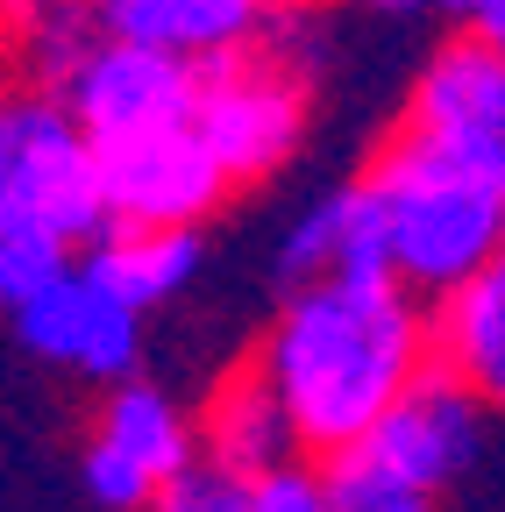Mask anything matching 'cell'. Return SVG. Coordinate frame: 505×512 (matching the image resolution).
I'll use <instances>...</instances> for the list:
<instances>
[{"mask_svg":"<svg viewBox=\"0 0 505 512\" xmlns=\"http://www.w3.org/2000/svg\"><path fill=\"white\" fill-rule=\"evenodd\" d=\"M257 363L278 384L299 448L321 463L370 441L420 384L434 363V299H420L399 271L292 285L257 342Z\"/></svg>","mask_w":505,"mask_h":512,"instance_id":"obj_1","label":"cell"},{"mask_svg":"<svg viewBox=\"0 0 505 512\" xmlns=\"http://www.w3.org/2000/svg\"><path fill=\"white\" fill-rule=\"evenodd\" d=\"M249 484H257V477H235V470H221V463L200 456L150 512H249Z\"/></svg>","mask_w":505,"mask_h":512,"instance_id":"obj_18","label":"cell"},{"mask_svg":"<svg viewBox=\"0 0 505 512\" xmlns=\"http://www.w3.org/2000/svg\"><path fill=\"white\" fill-rule=\"evenodd\" d=\"M65 107L86 121V136L107 143H129L150 136V128H178L193 121L200 107V64L193 57H171L157 43H129V36H93L79 50V64L57 79Z\"/></svg>","mask_w":505,"mask_h":512,"instance_id":"obj_6","label":"cell"},{"mask_svg":"<svg viewBox=\"0 0 505 512\" xmlns=\"http://www.w3.org/2000/svg\"><path fill=\"white\" fill-rule=\"evenodd\" d=\"M200 448H207V463L235 470V477H271L285 463H299L306 448H299V427L278 399V384L264 377L257 349H249L214 392L200 406Z\"/></svg>","mask_w":505,"mask_h":512,"instance_id":"obj_11","label":"cell"},{"mask_svg":"<svg viewBox=\"0 0 505 512\" xmlns=\"http://www.w3.org/2000/svg\"><path fill=\"white\" fill-rule=\"evenodd\" d=\"M86 264L143 313L171 306L200 271V228H107Z\"/></svg>","mask_w":505,"mask_h":512,"instance_id":"obj_15","label":"cell"},{"mask_svg":"<svg viewBox=\"0 0 505 512\" xmlns=\"http://www.w3.org/2000/svg\"><path fill=\"white\" fill-rule=\"evenodd\" d=\"M15 328H22L29 356H43L65 377L100 384V392L136 377V356H143V306L121 299L93 264H72L50 292H36L15 313Z\"/></svg>","mask_w":505,"mask_h":512,"instance_id":"obj_8","label":"cell"},{"mask_svg":"<svg viewBox=\"0 0 505 512\" xmlns=\"http://www.w3.org/2000/svg\"><path fill=\"white\" fill-rule=\"evenodd\" d=\"M363 8H377V15H420V8H441V0H363Z\"/></svg>","mask_w":505,"mask_h":512,"instance_id":"obj_20","label":"cell"},{"mask_svg":"<svg viewBox=\"0 0 505 512\" xmlns=\"http://www.w3.org/2000/svg\"><path fill=\"white\" fill-rule=\"evenodd\" d=\"M93 15L107 36H129V43H157L171 57H228L242 43L264 36L271 0H93Z\"/></svg>","mask_w":505,"mask_h":512,"instance_id":"obj_13","label":"cell"},{"mask_svg":"<svg viewBox=\"0 0 505 512\" xmlns=\"http://www.w3.org/2000/svg\"><path fill=\"white\" fill-rule=\"evenodd\" d=\"M363 185L377 192V214H385L392 271L420 299L456 292L463 278L505 256V178L420 136L413 121H399L370 150Z\"/></svg>","mask_w":505,"mask_h":512,"instance_id":"obj_2","label":"cell"},{"mask_svg":"<svg viewBox=\"0 0 505 512\" xmlns=\"http://www.w3.org/2000/svg\"><path fill=\"white\" fill-rule=\"evenodd\" d=\"M363 271H392V242H385V214L377 192L363 185V171L349 185H335L328 200H313L292 235H285V285H313V278H363Z\"/></svg>","mask_w":505,"mask_h":512,"instance_id":"obj_12","label":"cell"},{"mask_svg":"<svg viewBox=\"0 0 505 512\" xmlns=\"http://www.w3.org/2000/svg\"><path fill=\"white\" fill-rule=\"evenodd\" d=\"M399 121L505 178V43L463 22V36H449L420 64Z\"/></svg>","mask_w":505,"mask_h":512,"instance_id":"obj_9","label":"cell"},{"mask_svg":"<svg viewBox=\"0 0 505 512\" xmlns=\"http://www.w3.org/2000/svg\"><path fill=\"white\" fill-rule=\"evenodd\" d=\"M271 8H306V0H271Z\"/></svg>","mask_w":505,"mask_h":512,"instance_id":"obj_22","label":"cell"},{"mask_svg":"<svg viewBox=\"0 0 505 512\" xmlns=\"http://www.w3.org/2000/svg\"><path fill=\"white\" fill-rule=\"evenodd\" d=\"M249 512H335V505L321 491L313 456H299V463H285V470H271V477L249 484Z\"/></svg>","mask_w":505,"mask_h":512,"instance_id":"obj_19","label":"cell"},{"mask_svg":"<svg viewBox=\"0 0 505 512\" xmlns=\"http://www.w3.org/2000/svg\"><path fill=\"white\" fill-rule=\"evenodd\" d=\"M100 171H107L114 228H207L221 214V200L235 192V178L221 171V157L207 150V136L193 121L107 143Z\"/></svg>","mask_w":505,"mask_h":512,"instance_id":"obj_7","label":"cell"},{"mask_svg":"<svg viewBox=\"0 0 505 512\" xmlns=\"http://www.w3.org/2000/svg\"><path fill=\"white\" fill-rule=\"evenodd\" d=\"M200 456H207L200 413H185L150 377H121V384L100 392V413L86 427V448H79V470H86V491L100 505L150 512Z\"/></svg>","mask_w":505,"mask_h":512,"instance_id":"obj_5","label":"cell"},{"mask_svg":"<svg viewBox=\"0 0 505 512\" xmlns=\"http://www.w3.org/2000/svg\"><path fill=\"white\" fill-rule=\"evenodd\" d=\"M0 207H22L72 242H100L114 228L107 214V171L86 121L65 107L57 86H15L0 93Z\"/></svg>","mask_w":505,"mask_h":512,"instance_id":"obj_3","label":"cell"},{"mask_svg":"<svg viewBox=\"0 0 505 512\" xmlns=\"http://www.w3.org/2000/svg\"><path fill=\"white\" fill-rule=\"evenodd\" d=\"M306 121H313V86H306L299 64L278 57L264 36L200 64L193 128L221 157V171L235 178V192L264 185L271 171H285L299 157V143H306Z\"/></svg>","mask_w":505,"mask_h":512,"instance_id":"obj_4","label":"cell"},{"mask_svg":"<svg viewBox=\"0 0 505 512\" xmlns=\"http://www.w3.org/2000/svg\"><path fill=\"white\" fill-rule=\"evenodd\" d=\"M434 363H449L484 406L505 413V256L434 299Z\"/></svg>","mask_w":505,"mask_h":512,"instance_id":"obj_14","label":"cell"},{"mask_svg":"<svg viewBox=\"0 0 505 512\" xmlns=\"http://www.w3.org/2000/svg\"><path fill=\"white\" fill-rule=\"evenodd\" d=\"M484 399L470 392V384L449 370V363H427L420 384L385 413V427H377L370 441L385 448V456L399 470H413L427 491H449L470 463H477V441H484Z\"/></svg>","mask_w":505,"mask_h":512,"instance_id":"obj_10","label":"cell"},{"mask_svg":"<svg viewBox=\"0 0 505 512\" xmlns=\"http://www.w3.org/2000/svg\"><path fill=\"white\" fill-rule=\"evenodd\" d=\"M313 470H321V491H328L335 512H434V498H441L413 470H399L377 441L335 448V456H321Z\"/></svg>","mask_w":505,"mask_h":512,"instance_id":"obj_16","label":"cell"},{"mask_svg":"<svg viewBox=\"0 0 505 512\" xmlns=\"http://www.w3.org/2000/svg\"><path fill=\"white\" fill-rule=\"evenodd\" d=\"M79 264V242L22 207H0V313H22L36 292H50Z\"/></svg>","mask_w":505,"mask_h":512,"instance_id":"obj_17","label":"cell"},{"mask_svg":"<svg viewBox=\"0 0 505 512\" xmlns=\"http://www.w3.org/2000/svg\"><path fill=\"white\" fill-rule=\"evenodd\" d=\"M470 29H484V36H498V43H505V0H491V8H484Z\"/></svg>","mask_w":505,"mask_h":512,"instance_id":"obj_21","label":"cell"}]
</instances>
